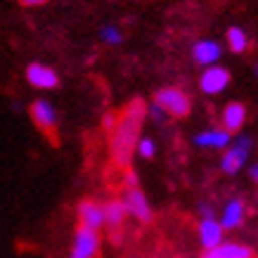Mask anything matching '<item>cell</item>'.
Instances as JSON below:
<instances>
[{
	"instance_id": "obj_1",
	"label": "cell",
	"mask_w": 258,
	"mask_h": 258,
	"mask_svg": "<svg viewBox=\"0 0 258 258\" xmlns=\"http://www.w3.org/2000/svg\"><path fill=\"white\" fill-rule=\"evenodd\" d=\"M149 114L147 102L142 97H135L123 107L118 114V123L111 133V159L118 168L128 171L133 154L138 152V142H140V128L145 123V116Z\"/></svg>"
},
{
	"instance_id": "obj_2",
	"label": "cell",
	"mask_w": 258,
	"mask_h": 258,
	"mask_svg": "<svg viewBox=\"0 0 258 258\" xmlns=\"http://www.w3.org/2000/svg\"><path fill=\"white\" fill-rule=\"evenodd\" d=\"M154 102H157L159 107L173 118H185L192 109V100H189V95L185 90H180V88H161L154 93Z\"/></svg>"
},
{
	"instance_id": "obj_3",
	"label": "cell",
	"mask_w": 258,
	"mask_h": 258,
	"mask_svg": "<svg viewBox=\"0 0 258 258\" xmlns=\"http://www.w3.org/2000/svg\"><path fill=\"white\" fill-rule=\"evenodd\" d=\"M251 140L249 135H237L235 138V145L230 149L223 152V159H220V171L225 173V175H237V173L242 171V166H246L249 161V152H251Z\"/></svg>"
},
{
	"instance_id": "obj_4",
	"label": "cell",
	"mask_w": 258,
	"mask_h": 258,
	"mask_svg": "<svg viewBox=\"0 0 258 258\" xmlns=\"http://www.w3.org/2000/svg\"><path fill=\"white\" fill-rule=\"evenodd\" d=\"M102 249V237L95 230L88 227H76L74 239H71L69 258H97Z\"/></svg>"
},
{
	"instance_id": "obj_5",
	"label": "cell",
	"mask_w": 258,
	"mask_h": 258,
	"mask_svg": "<svg viewBox=\"0 0 258 258\" xmlns=\"http://www.w3.org/2000/svg\"><path fill=\"white\" fill-rule=\"evenodd\" d=\"M76 218H79V227H88L100 232L102 227H107V218H104V204L95 202V199H83L76 206Z\"/></svg>"
},
{
	"instance_id": "obj_6",
	"label": "cell",
	"mask_w": 258,
	"mask_h": 258,
	"mask_svg": "<svg viewBox=\"0 0 258 258\" xmlns=\"http://www.w3.org/2000/svg\"><path fill=\"white\" fill-rule=\"evenodd\" d=\"M31 118L33 123L38 125L40 131L50 138V140L55 142V131H57V123H59V118H57V109L52 107V102L47 100H36L31 104Z\"/></svg>"
},
{
	"instance_id": "obj_7",
	"label": "cell",
	"mask_w": 258,
	"mask_h": 258,
	"mask_svg": "<svg viewBox=\"0 0 258 258\" xmlns=\"http://www.w3.org/2000/svg\"><path fill=\"white\" fill-rule=\"evenodd\" d=\"M121 199H123L125 209H128V216H133V218L140 220V223H152L154 211H152V204H149V199L145 197V192H142L140 187L125 189Z\"/></svg>"
},
{
	"instance_id": "obj_8",
	"label": "cell",
	"mask_w": 258,
	"mask_h": 258,
	"mask_svg": "<svg viewBox=\"0 0 258 258\" xmlns=\"http://www.w3.org/2000/svg\"><path fill=\"white\" fill-rule=\"evenodd\" d=\"M223 235H225V227L216 218L199 220V225H197V237H199V244L204 246V251H216L220 244H225Z\"/></svg>"
},
{
	"instance_id": "obj_9",
	"label": "cell",
	"mask_w": 258,
	"mask_h": 258,
	"mask_svg": "<svg viewBox=\"0 0 258 258\" xmlns=\"http://www.w3.org/2000/svg\"><path fill=\"white\" fill-rule=\"evenodd\" d=\"M230 71L225 67H209V69L202 71V76H199V88H202V93L206 95H218L223 93L227 86H230Z\"/></svg>"
},
{
	"instance_id": "obj_10",
	"label": "cell",
	"mask_w": 258,
	"mask_h": 258,
	"mask_svg": "<svg viewBox=\"0 0 258 258\" xmlns=\"http://www.w3.org/2000/svg\"><path fill=\"white\" fill-rule=\"evenodd\" d=\"M26 81H29L33 88H40V90H55V88L59 86V74H57L52 67L31 62L26 67Z\"/></svg>"
},
{
	"instance_id": "obj_11",
	"label": "cell",
	"mask_w": 258,
	"mask_h": 258,
	"mask_svg": "<svg viewBox=\"0 0 258 258\" xmlns=\"http://www.w3.org/2000/svg\"><path fill=\"white\" fill-rule=\"evenodd\" d=\"M246 202H244L242 197H232L230 202L223 206V213H220V225L225 227V230H237V227L244 225V220H246Z\"/></svg>"
},
{
	"instance_id": "obj_12",
	"label": "cell",
	"mask_w": 258,
	"mask_h": 258,
	"mask_svg": "<svg viewBox=\"0 0 258 258\" xmlns=\"http://www.w3.org/2000/svg\"><path fill=\"white\" fill-rule=\"evenodd\" d=\"M125 216H128V209H125L123 199H109L104 202V218H107V230L111 232L114 239H118V232L123 230Z\"/></svg>"
},
{
	"instance_id": "obj_13",
	"label": "cell",
	"mask_w": 258,
	"mask_h": 258,
	"mask_svg": "<svg viewBox=\"0 0 258 258\" xmlns=\"http://www.w3.org/2000/svg\"><path fill=\"white\" fill-rule=\"evenodd\" d=\"M220 55H223V52H220V45L211 38H202L192 45V59H195L197 64L206 67V69H209V67H216Z\"/></svg>"
},
{
	"instance_id": "obj_14",
	"label": "cell",
	"mask_w": 258,
	"mask_h": 258,
	"mask_svg": "<svg viewBox=\"0 0 258 258\" xmlns=\"http://www.w3.org/2000/svg\"><path fill=\"white\" fill-rule=\"evenodd\" d=\"M232 142V133L225 128H209L202 133L195 135V145L197 147H216V149H230Z\"/></svg>"
},
{
	"instance_id": "obj_15",
	"label": "cell",
	"mask_w": 258,
	"mask_h": 258,
	"mask_svg": "<svg viewBox=\"0 0 258 258\" xmlns=\"http://www.w3.org/2000/svg\"><path fill=\"white\" fill-rule=\"evenodd\" d=\"M244 123H246V107L242 102H230L223 109V128L230 133H237Z\"/></svg>"
},
{
	"instance_id": "obj_16",
	"label": "cell",
	"mask_w": 258,
	"mask_h": 258,
	"mask_svg": "<svg viewBox=\"0 0 258 258\" xmlns=\"http://www.w3.org/2000/svg\"><path fill=\"white\" fill-rule=\"evenodd\" d=\"M227 45H230L232 52L242 55V52L249 50L251 40H249V36H246V31H244L242 26H230V29H227Z\"/></svg>"
},
{
	"instance_id": "obj_17",
	"label": "cell",
	"mask_w": 258,
	"mask_h": 258,
	"mask_svg": "<svg viewBox=\"0 0 258 258\" xmlns=\"http://www.w3.org/2000/svg\"><path fill=\"white\" fill-rule=\"evenodd\" d=\"M218 258H253V251L251 246L246 244H239V242H225L220 244L218 249H216Z\"/></svg>"
},
{
	"instance_id": "obj_18",
	"label": "cell",
	"mask_w": 258,
	"mask_h": 258,
	"mask_svg": "<svg viewBox=\"0 0 258 258\" xmlns=\"http://www.w3.org/2000/svg\"><path fill=\"white\" fill-rule=\"evenodd\" d=\"M100 38H102V43H107V45H118V43L123 40V33H121L118 26L107 24V26H102L100 29Z\"/></svg>"
},
{
	"instance_id": "obj_19",
	"label": "cell",
	"mask_w": 258,
	"mask_h": 258,
	"mask_svg": "<svg viewBox=\"0 0 258 258\" xmlns=\"http://www.w3.org/2000/svg\"><path fill=\"white\" fill-rule=\"evenodd\" d=\"M138 157L142 159H152L154 154H157V145H154V140L152 138H140V142H138V152H135Z\"/></svg>"
},
{
	"instance_id": "obj_20",
	"label": "cell",
	"mask_w": 258,
	"mask_h": 258,
	"mask_svg": "<svg viewBox=\"0 0 258 258\" xmlns=\"http://www.w3.org/2000/svg\"><path fill=\"white\" fill-rule=\"evenodd\" d=\"M149 118H152V121H157V123H164L166 111L159 107L157 102H152V104H149Z\"/></svg>"
},
{
	"instance_id": "obj_21",
	"label": "cell",
	"mask_w": 258,
	"mask_h": 258,
	"mask_svg": "<svg viewBox=\"0 0 258 258\" xmlns=\"http://www.w3.org/2000/svg\"><path fill=\"white\" fill-rule=\"evenodd\" d=\"M116 123H118V116L116 114H111V111H107V114L102 116V128H104V131H109V133H114Z\"/></svg>"
},
{
	"instance_id": "obj_22",
	"label": "cell",
	"mask_w": 258,
	"mask_h": 258,
	"mask_svg": "<svg viewBox=\"0 0 258 258\" xmlns=\"http://www.w3.org/2000/svg\"><path fill=\"white\" fill-rule=\"evenodd\" d=\"M197 211H199V216H202V220H206V218H216V211H213L211 206L206 202H199L197 204Z\"/></svg>"
},
{
	"instance_id": "obj_23",
	"label": "cell",
	"mask_w": 258,
	"mask_h": 258,
	"mask_svg": "<svg viewBox=\"0 0 258 258\" xmlns=\"http://www.w3.org/2000/svg\"><path fill=\"white\" fill-rule=\"evenodd\" d=\"M125 189H138V175H135L133 168L125 171Z\"/></svg>"
},
{
	"instance_id": "obj_24",
	"label": "cell",
	"mask_w": 258,
	"mask_h": 258,
	"mask_svg": "<svg viewBox=\"0 0 258 258\" xmlns=\"http://www.w3.org/2000/svg\"><path fill=\"white\" fill-rule=\"evenodd\" d=\"M24 8H38V5H45L47 0H19Z\"/></svg>"
},
{
	"instance_id": "obj_25",
	"label": "cell",
	"mask_w": 258,
	"mask_h": 258,
	"mask_svg": "<svg viewBox=\"0 0 258 258\" xmlns=\"http://www.w3.org/2000/svg\"><path fill=\"white\" fill-rule=\"evenodd\" d=\"M249 175H251V180H253V182H258V164H253L249 168Z\"/></svg>"
},
{
	"instance_id": "obj_26",
	"label": "cell",
	"mask_w": 258,
	"mask_h": 258,
	"mask_svg": "<svg viewBox=\"0 0 258 258\" xmlns=\"http://www.w3.org/2000/svg\"><path fill=\"white\" fill-rule=\"evenodd\" d=\"M202 258H218V253H216V251H204Z\"/></svg>"
},
{
	"instance_id": "obj_27",
	"label": "cell",
	"mask_w": 258,
	"mask_h": 258,
	"mask_svg": "<svg viewBox=\"0 0 258 258\" xmlns=\"http://www.w3.org/2000/svg\"><path fill=\"white\" fill-rule=\"evenodd\" d=\"M256 74H258V62H256Z\"/></svg>"
},
{
	"instance_id": "obj_28",
	"label": "cell",
	"mask_w": 258,
	"mask_h": 258,
	"mask_svg": "<svg viewBox=\"0 0 258 258\" xmlns=\"http://www.w3.org/2000/svg\"><path fill=\"white\" fill-rule=\"evenodd\" d=\"M256 206H258V195H256Z\"/></svg>"
}]
</instances>
